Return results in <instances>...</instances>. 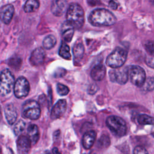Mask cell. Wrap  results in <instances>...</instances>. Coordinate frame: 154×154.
Returning a JSON list of instances; mask_svg holds the SVG:
<instances>
[{
	"instance_id": "44dd1931",
	"label": "cell",
	"mask_w": 154,
	"mask_h": 154,
	"mask_svg": "<svg viewBox=\"0 0 154 154\" xmlns=\"http://www.w3.org/2000/svg\"><path fill=\"white\" fill-rule=\"evenodd\" d=\"M57 40L53 35H48L43 41V46L46 49H51L56 45Z\"/></svg>"
},
{
	"instance_id": "d6986e66",
	"label": "cell",
	"mask_w": 154,
	"mask_h": 154,
	"mask_svg": "<svg viewBox=\"0 0 154 154\" xmlns=\"http://www.w3.org/2000/svg\"><path fill=\"white\" fill-rule=\"evenodd\" d=\"M27 135L31 144H35L39 138V131L37 126L34 124L30 125L27 129Z\"/></svg>"
},
{
	"instance_id": "9a60e30c",
	"label": "cell",
	"mask_w": 154,
	"mask_h": 154,
	"mask_svg": "<svg viewBox=\"0 0 154 154\" xmlns=\"http://www.w3.org/2000/svg\"><path fill=\"white\" fill-rule=\"evenodd\" d=\"M75 28L67 20L64 22L61 28V36L64 41L66 42H70L73 36Z\"/></svg>"
},
{
	"instance_id": "4dcf8cb0",
	"label": "cell",
	"mask_w": 154,
	"mask_h": 154,
	"mask_svg": "<svg viewBox=\"0 0 154 154\" xmlns=\"http://www.w3.org/2000/svg\"><path fill=\"white\" fill-rule=\"evenodd\" d=\"M98 90V87L97 85L96 84H92L90 85V87H89V89H88V92L90 94H94L96 92H97Z\"/></svg>"
},
{
	"instance_id": "9c48e42d",
	"label": "cell",
	"mask_w": 154,
	"mask_h": 154,
	"mask_svg": "<svg viewBox=\"0 0 154 154\" xmlns=\"http://www.w3.org/2000/svg\"><path fill=\"white\" fill-rule=\"evenodd\" d=\"M109 76L112 82H116L120 84L126 83L129 76V69L128 67L114 68L109 72Z\"/></svg>"
},
{
	"instance_id": "8992f818",
	"label": "cell",
	"mask_w": 154,
	"mask_h": 154,
	"mask_svg": "<svg viewBox=\"0 0 154 154\" xmlns=\"http://www.w3.org/2000/svg\"><path fill=\"white\" fill-rule=\"evenodd\" d=\"M22 113L23 117L31 120L38 119L41 114L38 103L34 100H26L22 106Z\"/></svg>"
},
{
	"instance_id": "cb8c5ba5",
	"label": "cell",
	"mask_w": 154,
	"mask_h": 154,
	"mask_svg": "<svg viewBox=\"0 0 154 154\" xmlns=\"http://www.w3.org/2000/svg\"><path fill=\"white\" fill-rule=\"evenodd\" d=\"M73 54L75 59H81L84 54V46L82 43L76 44L73 48Z\"/></svg>"
},
{
	"instance_id": "e575fe53",
	"label": "cell",
	"mask_w": 154,
	"mask_h": 154,
	"mask_svg": "<svg viewBox=\"0 0 154 154\" xmlns=\"http://www.w3.org/2000/svg\"><path fill=\"white\" fill-rule=\"evenodd\" d=\"M152 135L154 137V131H153V132H152Z\"/></svg>"
},
{
	"instance_id": "f1b7e54d",
	"label": "cell",
	"mask_w": 154,
	"mask_h": 154,
	"mask_svg": "<svg viewBox=\"0 0 154 154\" xmlns=\"http://www.w3.org/2000/svg\"><path fill=\"white\" fill-rule=\"evenodd\" d=\"M144 46L147 53L154 52V41H146L144 45Z\"/></svg>"
},
{
	"instance_id": "5bb4252c",
	"label": "cell",
	"mask_w": 154,
	"mask_h": 154,
	"mask_svg": "<svg viewBox=\"0 0 154 154\" xmlns=\"http://www.w3.org/2000/svg\"><path fill=\"white\" fill-rule=\"evenodd\" d=\"M67 8V0H54L51 5V11L56 16H61Z\"/></svg>"
},
{
	"instance_id": "4fadbf2b",
	"label": "cell",
	"mask_w": 154,
	"mask_h": 154,
	"mask_svg": "<svg viewBox=\"0 0 154 154\" xmlns=\"http://www.w3.org/2000/svg\"><path fill=\"white\" fill-rule=\"evenodd\" d=\"M14 9L11 4H7L1 7V19L2 22L5 24H8L13 16Z\"/></svg>"
},
{
	"instance_id": "7a4b0ae2",
	"label": "cell",
	"mask_w": 154,
	"mask_h": 154,
	"mask_svg": "<svg viewBox=\"0 0 154 154\" xmlns=\"http://www.w3.org/2000/svg\"><path fill=\"white\" fill-rule=\"evenodd\" d=\"M66 19L75 29L81 28L84 23V12L82 8L76 3H73L69 7Z\"/></svg>"
},
{
	"instance_id": "5b68a950",
	"label": "cell",
	"mask_w": 154,
	"mask_h": 154,
	"mask_svg": "<svg viewBox=\"0 0 154 154\" xmlns=\"http://www.w3.org/2000/svg\"><path fill=\"white\" fill-rule=\"evenodd\" d=\"M14 77L8 69H4L1 72L0 93L2 97L8 96L14 89Z\"/></svg>"
},
{
	"instance_id": "2e32d148",
	"label": "cell",
	"mask_w": 154,
	"mask_h": 154,
	"mask_svg": "<svg viewBox=\"0 0 154 154\" xmlns=\"http://www.w3.org/2000/svg\"><path fill=\"white\" fill-rule=\"evenodd\" d=\"M106 74V69L102 64H98L91 70L90 75L91 78L95 81H99L103 79Z\"/></svg>"
},
{
	"instance_id": "ba28073f",
	"label": "cell",
	"mask_w": 154,
	"mask_h": 154,
	"mask_svg": "<svg viewBox=\"0 0 154 154\" xmlns=\"http://www.w3.org/2000/svg\"><path fill=\"white\" fill-rule=\"evenodd\" d=\"M30 90L29 84L28 80L23 76L19 77L15 81L14 85V94L17 98L25 97Z\"/></svg>"
},
{
	"instance_id": "ffe728a7",
	"label": "cell",
	"mask_w": 154,
	"mask_h": 154,
	"mask_svg": "<svg viewBox=\"0 0 154 154\" xmlns=\"http://www.w3.org/2000/svg\"><path fill=\"white\" fill-rule=\"evenodd\" d=\"M38 0H27L25 2L23 10L26 13H32L36 11L39 7Z\"/></svg>"
},
{
	"instance_id": "8fae6325",
	"label": "cell",
	"mask_w": 154,
	"mask_h": 154,
	"mask_svg": "<svg viewBox=\"0 0 154 154\" xmlns=\"http://www.w3.org/2000/svg\"><path fill=\"white\" fill-rule=\"evenodd\" d=\"M46 52L42 48H37L34 49L30 56L29 62L34 66H38L42 64L45 58Z\"/></svg>"
},
{
	"instance_id": "30bf717a",
	"label": "cell",
	"mask_w": 154,
	"mask_h": 154,
	"mask_svg": "<svg viewBox=\"0 0 154 154\" xmlns=\"http://www.w3.org/2000/svg\"><path fill=\"white\" fill-rule=\"evenodd\" d=\"M67 108V102L65 99L59 100L53 106L51 112V118L55 120L61 117L66 112Z\"/></svg>"
},
{
	"instance_id": "ac0fdd59",
	"label": "cell",
	"mask_w": 154,
	"mask_h": 154,
	"mask_svg": "<svg viewBox=\"0 0 154 154\" xmlns=\"http://www.w3.org/2000/svg\"><path fill=\"white\" fill-rule=\"evenodd\" d=\"M4 112L8 124H14L17 117V112L15 106L11 103L7 105L4 109Z\"/></svg>"
},
{
	"instance_id": "7c38bea8",
	"label": "cell",
	"mask_w": 154,
	"mask_h": 154,
	"mask_svg": "<svg viewBox=\"0 0 154 154\" xmlns=\"http://www.w3.org/2000/svg\"><path fill=\"white\" fill-rule=\"evenodd\" d=\"M31 143L28 136L20 135L17 140V149L19 153L25 154L29 152Z\"/></svg>"
},
{
	"instance_id": "d6a6232c",
	"label": "cell",
	"mask_w": 154,
	"mask_h": 154,
	"mask_svg": "<svg viewBox=\"0 0 154 154\" xmlns=\"http://www.w3.org/2000/svg\"><path fill=\"white\" fill-rule=\"evenodd\" d=\"M52 152L54 153H59L58 150L57 148H56V147H54V148L52 149Z\"/></svg>"
},
{
	"instance_id": "52a82bcc",
	"label": "cell",
	"mask_w": 154,
	"mask_h": 154,
	"mask_svg": "<svg viewBox=\"0 0 154 154\" xmlns=\"http://www.w3.org/2000/svg\"><path fill=\"white\" fill-rule=\"evenodd\" d=\"M129 76L131 82L138 87H143L146 79L145 71L138 66H132L129 68Z\"/></svg>"
},
{
	"instance_id": "3957f363",
	"label": "cell",
	"mask_w": 154,
	"mask_h": 154,
	"mask_svg": "<svg viewBox=\"0 0 154 154\" xmlns=\"http://www.w3.org/2000/svg\"><path fill=\"white\" fill-rule=\"evenodd\" d=\"M106 124L111 133L117 137L126 135L127 126L125 120L117 116H109L106 120Z\"/></svg>"
},
{
	"instance_id": "603a6c76",
	"label": "cell",
	"mask_w": 154,
	"mask_h": 154,
	"mask_svg": "<svg viewBox=\"0 0 154 154\" xmlns=\"http://www.w3.org/2000/svg\"><path fill=\"white\" fill-rule=\"evenodd\" d=\"M59 55L64 59L70 58L71 54L70 53V48L67 43L64 42L62 43L59 49Z\"/></svg>"
},
{
	"instance_id": "4316f807",
	"label": "cell",
	"mask_w": 154,
	"mask_h": 154,
	"mask_svg": "<svg viewBox=\"0 0 154 154\" xmlns=\"http://www.w3.org/2000/svg\"><path fill=\"white\" fill-rule=\"evenodd\" d=\"M144 89L147 91H152L154 90V78L149 77L146 79V81L143 85Z\"/></svg>"
},
{
	"instance_id": "d4e9b609",
	"label": "cell",
	"mask_w": 154,
	"mask_h": 154,
	"mask_svg": "<svg viewBox=\"0 0 154 154\" xmlns=\"http://www.w3.org/2000/svg\"><path fill=\"white\" fill-rule=\"evenodd\" d=\"M25 127V123L22 120H19L15 125L14 128V132L16 135H20L24 130Z\"/></svg>"
},
{
	"instance_id": "277c9868",
	"label": "cell",
	"mask_w": 154,
	"mask_h": 154,
	"mask_svg": "<svg viewBox=\"0 0 154 154\" xmlns=\"http://www.w3.org/2000/svg\"><path fill=\"white\" fill-rule=\"evenodd\" d=\"M128 56L127 51L120 47L116 48L107 57L106 63L112 68L122 67L125 63Z\"/></svg>"
},
{
	"instance_id": "484cf974",
	"label": "cell",
	"mask_w": 154,
	"mask_h": 154,
	"mask_svg": "<svg viewBox=\"0 0 154 154\" xmlns=\"http://www.w3.org/2000/svg\"><path fill=\"white\" fill-rule=\"evenodd\" d=\"M57 90L60 96H66L69 92V88L66 85L58 83L57 85Z\"/></svg>"
},
{
	"instance_id": "83f0119b",
	"label": "cell",
	"mask_w": 154,
	"mask_h": 154,
	"mask_svg": "<svg viewBox=\"0 0 154 154\" xmlns=\"http://www.w3.org/2000/svg\"><path fill=\"white\" fill-rule=\"evenodd\" d=\"M145 62L149 67L154 69V52L147 53L145 57Z\"/></svg>"
},
{
	"instance_id": "7402d4cb",
	"label": "cell",
	"mask_w": 154,
	"mask_h": 154,
	"mask_svg": "<svg viewBox=\"0 0 154 154\" xmlns=\"http://www.w3.org/2000/svg\"><path fill=\"white\" fill-rule=\"evenodd\" d=\"M137 122L139 124L154 125V118L147 114H140L137 117Z\"/></svg>"
},
{
	"instance_id": "e0dca14e",
	"label": "cell",
	"mask_w": 154,
	"mask_h": 154,
	"mask_svg": "<svg viewBox=\"0 0 154 154\" xmlns=\"http://www.w3.org/2000/svg\"><path fill=\"white\" fill-rule=\"evenodd\" d=\"M96 138V133L94 131L90 130L86 132L82 137V143L85 149H90L94 144Z\"/></svg>"
},
{
	"instance_id": "1f68e13d",
	"label": "cell",
	"mask_w": 154,
	"mask_h": 154,
	"mask_svg": "<svg viewBox=\"0 0 154 154\" xmlns=\"http://www.w3.org/2000/svg\"><path fill=\"white\" fill-rule=\"evenodd\" d=\"M109 7L112 10H116L117 8L118 4L115 1L111 0L109 2Z\"/></svg>"
},
{
	"instance_id": "6da1fadb",
	"label": "cell",
	"mask_w": 154,
	"mask_h": 154,
	"mask_svg": "<svg viewBox=\"0 0 154 154\" xmlns=\"http://www.w3.org/2000/svg\"><path fill=\"white\" fill-rule=\"evenodd\" d=\"M88 20L91 25L96 26H111L115 23L116 18L109 10L105 8H97L90 13Z\"/></svg>"
},
{
	"instance_id": "836d02e7",
	"label": "cell",
	"mask_w": 154,
	"mask_h": 154,
	"mask_svg": "<svg viewBox=\"0 0 154 154\" xmlns=\"http://www.w3.org/2000/svg\"><path fill=\"white\" fill-rule=\"evenodd\" d=\"M148 1L153 5H154V0H148Z\"/></svg>"
},
{
	"instance_id": "f546056e",
	"label": "cell",
	"mask_w": 154,
	"mask_h": 154,
	"mask_svg": "<svg viewBox=\"0 0 154 154\" xmlns=\"http://www.w3.org/2000/svg\"><path fill=\"white\" fill-rule=\"evenodd\" d=\"M133 152H134V153H135V154L147 153H148V152L146 150V149L142 146H137L136 147H135Z\"/></svg>"
}]
</instances>
